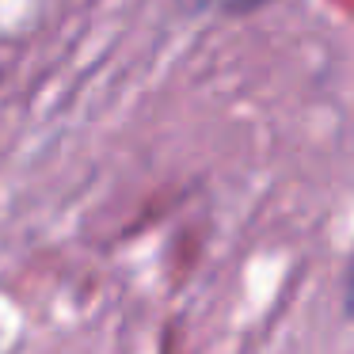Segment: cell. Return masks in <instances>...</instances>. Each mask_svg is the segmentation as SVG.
<instances>
[{"instance_id":"6da1fadb","label":"cell","mask_w":354,"mask_h":354,"mask_svg":"<svg viewBox=\"0 0 354 354\" xmlns=\"http://www.w3.org/2000/svg\"><path fill=\"white\" fill-rule=\"evenodd\" d=\"M259 4H270V0H229L232 12H252V8H259Z\"/></svg>"}]
</instances>
